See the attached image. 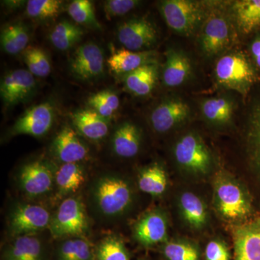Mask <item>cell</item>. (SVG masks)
I'll return each instance as SVG.
<instances>
[{
    "instance_id": "cell-28",
    "label": "cell",
    "mask_w": 260,
    "mask_h": 260,
    "mask_svg": "<svg viewBox=\"0 0 260 260\" xmlns=\"http://www.w3.org/2000/svg\"><path fill=\"white\" fill-rule=\"evenodd\" d=\"M138 185L140 190L149 194H162L167 189V174L160 166L154 164L140 173Z\"/></svg>"
},
{
    "instance_id": "cell-21",
    "label": "cell",
    "mask_w": 260,
    "mask_h": 260,
    "mask_svg": "<svg viewBox=\"0 0 260 260\" xmlns=\"http://www.w3.org/2000/svg\"><path fill=\"white\" fill-rule=\"evenodd\" d=\"M114 153L121 158H132L138 153L140 147V133L135 124L124 122L114 132L112 138Z\"/></svg>"
},
{
    "instance_id": "cell-22",
    "label": "cell",
    "mask_w": 260,
    "mask_h": 260,
    "mask_svg": "<svg viewBox=\"0 0 260 260\" xmlns=\"http://www.w3.org/2000/svg\"><path fill=\"white\" fill-rule=\"evenodd\" d=\"M190 73V61L184 54L172 49L168 51L162 72V80L167 86H179L185 82Z\"/></svg>"
},
{
    "instance_id": "cell-5",
    "label": "cell",
    "mask_w": 260,
    "mask_h": 260,
    "mask_svg": "<svg viewBox=\"0 0 260 260\" xmlns=\"http://www.w3.org/2000/svg\"><path fill=\"white\" fill-rule=\"evenodd\" d=\"M51 219L50 213L42 205H17L10 214L8 222L10 235L15 237L31 236L49 227Z\"/></svg>"
},
{
    "instance_id": "cell-20",
    "label": "cell",
    "mask_w": 260,
    "mask_h": 260,
    "mask_svg": "<svg viewBox=\"0 0 260 260\" xmlns=\"http://www.w3.org/2000/svg\"><path fill=\"white\" fill-rule=\"evenodd\" d=\"M113 49V48H112ZM112 49L108 59L109 68L116 74H129L140 67L150 63L153 54L150 51H133L126 49Z\"/></svg>"
},
{
    "instance_id": "cell-26",
    "label": "cell",
    "mask_w": 260,
    "mask_h": 260,
    "mask_svg": "<svg viewBox=\"0 0 260 260\" xmlns=\"http://www.w3.org/2000/svg\"><path fill=\"white\" fill-rule=\"evenodd\" d=\"M28 42V30L23 23L12 24L2 30L1 45L8 54L15 55L23 52Z\"/></svg>"
},
{
    "instance_id": "cell-12",
    "label": "cell",
    "mask_w": 260,
    "mask_h": 260,
    "mask_svg": "<svg viewBox=\"0 0 260 260\" xmlns=\"http://www.w3.org/2000/svg\"><path fill=\"white\" fill-rule=\"evenodd\" d=\"M37 88L34 75L28 70H13L5 75L0 85L2 100L7 107L16 105L31 96Z\"/></svg>"
},
{
    "instance_id": "cell-19",
    "label": "cell",
    "mask_w": 260,
    "mask_h": 260,
    "mask_svg": "<svg viewBox=\"0 0 260 260\" xmlns=\"http://www.w3.org/2000/svg\"><path fill=\"white\" fill-rule=\"evenodd\" d=\"M45 248L42 241L34 236H22L5 249L3 260H45Z\"/></svg>"
},
{
    "instance_id": "cell-6",
    "label": "cell",
    "mask_w": 260,
    "mask_h": 260,
    "mask_svg": "<svg viewBox=\"0 0 260 260\" xmlns=\"http://www.w3.org/2000/svg\"><path fill=\"white\" fill-rule=\"evenodd\" d=\"M174 155L179 165L191 172L206 173L210 166L211 158L208 148L194 134L184 135L177 142Z\"/></svg>"
},
{
    "instance_id": "cell-25",
    "label": "cell",
    "mask_w": 260,
    "mask_h": 260,
    "mask_svg": "<svg viewBox=\"0 0 260 260\" xmlns=\"http://www.w3.org/2000/svg\"><path fill=\"white\" fill-rule=\"evenodd\" d=\"M238 27L244 34H249L260 26V0H242L232 7Z\"/></svg>"
},
{
    "instance_id": "cell-40",
    "label": "cell",
    "mask_w": 260,
    "mask_h": 260,
    "mask_svg": "<svg viewBox=\"0 0 260 260\" xmlns=\"http://www.w3.org/2000/svg\"><path fill=\"white\" fill-rule=\"evenodd\" d=\"M205 260H231V254L226 245L220 241H211L205 250Z\"/></svg>"
},
{
    "instance_id": "cell-35",
    "label": "cell",
    "mask_w": 260,
    "mask_h": 260,
    "mask_svg": "<svg viewBox=\"0 0 260 260\" xmlns=\"http://www.w3.org/2000/svg\"><path fill=\"white\" fill-rule=\"evenodd\" d=\"M95 260H129L124 243L119 238L108 237L100 243L95 254Z\"/></svg>"
},
{
    "instance_id": "cell-31",
    "label": "cell",
    "mask_w": 260,
    "mask_h": 260,
    "mask_svg": "<svg viewBox=\"0 0 260 260\" xmlns=\"http://www.w3.org/2000/svg\"><path fill=\"white\" fill-rule=\"evenodd\" d=\"M72 19L79 25L94 30H101L102 25L98 21L92 2L89 0H75L68 8Z\"/></svg>"
},
{
    "instance_id": "cell-36",
    "label": "cell",
    "mask_w": 260,
    "mask_h": 260,
    "mask_svg": "<svg viewBox=\"0 0 260 260\" xmlns=\"http://www.w3.org/2000/svg\"><path fill=\"white\" fill-rule=\"evenodd\" d=\"M62 2L59 0H30L27 2L26 13L30 18L46 20L59 14Z\"/></svg>"
},
{
    "instance_id": "cell-3",
    "label": "cell",
    "mask_w": 260,
    "mask_h": 260,
    "mask_svg": "<svg viewBox=\"0 0 260 260\" xmlns=\"http://www.w3.org/2000/svg\"><path fill=\"white\" fill-rule=\"evenodd\" d=\"M218 83L239 93H245L255 80V74L247 59L240 54L222 56L215 65Z\"/></svg>"
},
{
    "instance_id": "cell-24",
    "label": "cell",
    "mask_w": 260,
    "mask_h": 260,
    "mask_svg": "<svg viewBox=\"0 0 260 260\" xmlns=\"http://www.w3.org/2000/svg\"><path fill=\"white\" fill-rule=\"evenodd\" d=\"M58 193L64 196L78 190L85 181V171L79 162L64 164L56 174Z\"/></svg>"
},
{
    "instance_id": "cell-34",
    "label": "cell",
    "mask_w": 260,
    "mask_h": 260,
    "mask_svg": "<svg viewBox=\"0 0 260 260\" xmlns=\"http://www.w3.org/2000/svg\"><path fill=\"white\" fill-rule=\"evenodd\" d=\"M202 109L205 117L213 122H227L233 114L232 104L225 98L208 99L203 103Z\"/></svg>"
},
{
    "instance_id": "cell-18",
    "label": "cell",
    "mask_w": 260,
    "mask_h": 260,
    "mask_svg": "<svg viewBox=\"0 0 260 260\" xmlns=\"http://www.w3.org/2000/svg\"><path fill=\"white\" fill-rule=\"evenodd\" d=\"M72 120L80 134L89 140H102L109 133V120L90 109L73 113Z\"/></svg>"
},
{
    "instance_id": "cell-10",
    "label": "cell",
    "mask_w": 260,
    "mask_h": 260,
    "mask_svg": "<svg viewBox=\"0 0 260 260\" xmlns=\"http://www.w3.org/2000/svg\"><path fill=\"white\" fill-rule=\"evenodd\" d=\"M72 73L78 79H95L104 73V53L96 44L88 43L80 46L70 61Z\"/></svg>"
},
{
    "instance_id": "cell-33",
    "label": "cell",
    "mask_w": 260,
    "mask_h": 260,
    "mask_svg": "<svg viewBox=\"0 0 260 260\" xmlns=\"http://www.w3.org/2000/svg\"><path fill=\"white\" fill-rule=\"evenodd\" d=\"M24 61L34 76L44 78L50 74L51 64L45 51L37 47H29L23 52Z\"/></svg>"
},
{
    "instance_id": "cell-38",
    "label": "cell",
    "mask_w": 260,
    "mask_h": 260,
    "mask_svg": "<svg viewBox=\"0 0 260 260\" xmlns=\"http://www.w3.org/2000/svg\"><path fill=\"white\" fill-rule=\"evenodd\" d=\"M139 4L135 0H108L104 4V10L107 18L122 16L134 9Z\"/></svg>"
},
{
    "instance_id": "cell-11",
    "label": "cell",
    "mask_w": 260,
    "mask_h": 260,
    "mask_svg": "<svg viewBox=\"0 0 260 260\" xmlns=\"http://www.w3.org/2000/svg\"><path fill=\"white\" fill-rule=\"evenodd\" d=\"M234 260H260V217L233 228Z\"/></svg>"
},
{
    "instance_id": "cell-23",
    "label": "cell",
    "mask_w": 260,
    "mask_h": 260,
    "mask_svg": "<svg viewBox=\"0 0 260 260\" xmlns=\"http://www.w3.org/2000/svg\"><path fill=\"white\" fill-rule=\"evenodd\" d=\"M158 79V68L148 63L126 75V88L135 95L145 96L151 93Z\"/></svg>"
},
{
    "instance_id": "cell-9",
    "label": "cell",
    "mask_w": 260,
    "mask_h": 260,
    "mask_svg": "<svg viewBox=\"0 0 260 260\" xmlns=\"http://www.w3.org/2000/svg\"><path fill=\"white\" fill-rule=\"evenodd\" d=\"M54 109L49 103H43L28 109L15 121L10 129V136L20 135L43 136L52 126Z\"/></svg>"
},
{
    "instance_id": "cell-4",
    "label": "cell",
    "mask_w": 260,
    "mask_h": 260,
    "mask_svg": "<svg viewBox=\"0 0 260 260\" xmlns=\"http://www.w3.org/2000/svg\"><path fill=\"white\" fill-rule=\"evenodd\" d=\"M160 11L169 28L186 36L194 31L204 16L199 3L189 0L162 2Z\"/></svg>"
},
{
    "instance_id": "cell-32",
    "label": "cell",
    "mask_w": 260,
    "mask_h": 260,
    "mask_svg": "<svg viewBox=\"0 0 260 260\" xmlns=\"http://www.w3.org/2000/svg\"><path fill=\"white\" fill-rule=\"evenodd\" d=\"M88 104L90 109L109 120L119 109V97L111 90H102L89 96Z\"/></svg>"
},
{
    "instance_id": "cell-15",
    "label": "cell",
    "mask_w": 260,
    "mask_h": 260,
    "mask_svg": "<svg viewBox=\"0 0 260 260\" xmlns=\"http://www.w3.org/2000/svg\"><path fill=\"white\" fill-rule=\"evenodd\" d=\"M189 114V108L185 102L180 99H170L154 109L150 121L155 131L166 133L186 119Z\"/></svg>"
},
{
    "instance_id": "cell-30",
    "label": "cell",
    "mask_w": 260,
    "mask_h": 260,
    "mask_svg": "<svg viewBox=\"0 0 260 260\" xmlns=\"http://www.w3.org/2000/svg\"><path fill=\"white\" fill-rule=\"evenodd\" d=\"M180 205L184 218L191 226L201 228L207 220L205 205L198 197L191 192L182 194Z\"/></svg>"
},
{
    "instance_id": "cell-13",
    "label": "cell",
    "mask_w": 260,
    "mask_h": 260,
    "mask_svg": "<svg viewBox=\"0 0 260 260\" xmlns=\"http://www.w3.org/2000/svg\"><path fill=\"white\" fill-rule=\"evenodd\" d=\"M22 190L28 196L46 194L53 185L54 174L51 168L42 161H34L22 167L18 177Z\"/></svg>"
},
{
    "instance_id": "cell-37",
    "label": "cell",
    "mask_w": 260,
    "mask_h": 260,
    "mask_svg": "<svg viewBox=\"0 0 260 260\" xmlns=\"http://www.w3.org/2000/svg\"><path fill=\"white\" fill-rule=\"evenodd\" d=\"M162 254L167 260H199L198 249L186 242H168L162 248Z\"/></svg>"
},
{
    "instance_id": "cell-2",
    "label": "cell",
    "mask_w": 260,
    "mask_h": 260,
    "mask_svg": "<svg viewBox=\"0 0 260 260\" xmlns=\"http://www.w3.org/2000/svg\"><path fill=\"white\" fill-rule=\"evenodd\" d=\"M49 229L55 239L81 238L88 230V222L83 203L78 198L65 199L51 217Z\"/></svg>"
},
{
    "instance_id": "cell-39",
    "label": "cell",
    "mask_w": 260,
    "mask_h": 260,
    "mask_svg": "<svg viewBox=\"0 0 260 260\" xmlns=\"http://www.w3.org/2000/svg\"><path fill=\"white\" fill-rule=\"evenodd\" d=\"M249 138L253 155L260 169V104L254 109L251 118Z\"/></svg>"
},
{
    "instance_id": "cell-17",
    "label": "cell",
    "mask_w": 260,
    "mask_h": 260,
    "mask_svg": "<svg viewBox=\"0 0 260 260\" xmlns=\"http://www.w3.org/2000/svg\"><path fill=\"white\" fill-rule=\"evenodd\" d=\"M135 239L145 246L155 245L167 239V223L159 212H152L140 219L134 229Z\"/></svg>"
},
{
    "instance_id": "cell-1",
    "label": "cell",
    "mask_w": 260,
    "mask_h": 260,
    "mask_svg": "<svg viewBox=\"0 0 260 260\" xmlns=\"http://www.w3.org/2000/svg\"><path fill=\"white\" fill-rule=\"evenodd\" d=\"M91 194L98 212L107 218L119 216L133 202L131 186L127 181L118 176L99 178L92 188Z\"/></svg>"
},
{
    "instance_id": "cell-27",
    "label": "cell",
    "mask_w": 260,
    "mask_h": 260,
    "mask_svg": "<svg viewBox=\"0 0 260 260\" xmlns=\"http://www.w3.org/2000/svg\"><path fill=\"white\" fill-rule=\"evenodd\" d=\"M83 34V29L78 25L64 20L51 30L50 41L56 49L67 51L79 42Z\"/></svg>"
},
{
    "instance_id": "cell-14",
    "label": "cell",
    "mask_w": 260,
    "mask_h": 260,
    "mask_svg": "<svg viewBox=\"0 0 260 260\" xmlns=\"http://www.w3.org/2000/svg\"><path fill=\"white\" fill-rule=\"evenodd\" d=\"M231 29L226 19L214 15L207 20L201 37V47L208 56H215L229 46Z\"/></svg>"
},
{
    "instance_id": "cell-8",
    "label": "cell",
    "mask_w": 260,
    "mask_h": 260,
    "mask_svg": "<svg viewBox=\"0 0 260 260\" xmlns=\"http://www.w3.org/2000/svg\"><path fill=\"white\" fill-rule=\"evenodd\" d=\"M219 211L225 218L239 220L247 216L251 205L240 186L232 181L223 179L215 188Z\"/></svg>"
},
{
    "instance_id": "cell-41",
    "label": "cell",
    "mask_w": 260,
    "mask_h": 260,
    "mask_svg": "<svg viewBox=\"0 0 260 260\" xmlns=\"http://www.w3.org/2000/svg\"><path fill=\"white\" fill-rule=\"evenodd\" d=\"M251 51L256 65L260 68V38L252 43Z\"/></svg>"
},
{
    "instance_id": "cell-7",
    "label": "cell",
    "mask_w": 260,
    "mask_h": 260,
    "mask_svg": "<svg viewBox=\"0 0 260 260\" xmlns=\"http://www.w3.org/2000/svg\"><path fill=\"white\" fill-rule=\"evenodd\" d=\"M117 38L124 49L146 51L157 41V30L147 19H131L119 25Z\"/></svg>"
},
{
    "instance_id": "cell-29",
    "label": "cell",
    "mask_w": 260,
    "mask_h": 260,
    "mask_svg": "<svg viewBox=\"0 0 260 260\" xmlns=\"http://www.w3.org/2000/svg\"><path fill=\"white\" fill-rule=\"evenodd\" d=\"M57 260H95L90 244L83 238L67 239L57 251Z\"/></svg>"
},
{
    "instance_id": "cell-16",
    "label": "cell",
    "mask_w": 260,
    "mask_h": 260,
    "mask_svg": "<svg viewBox=\"0 0 260 260\" xmlns=\"http://www.w3.org/2000/svg\"><path fill=\"white\" fill-rule=\"evenodd\" d=\"M53 149L56 156L64 164L80 162L88 155V148L74 129L65 126L53 143Z\"/></svg>"
}]
</instances>
